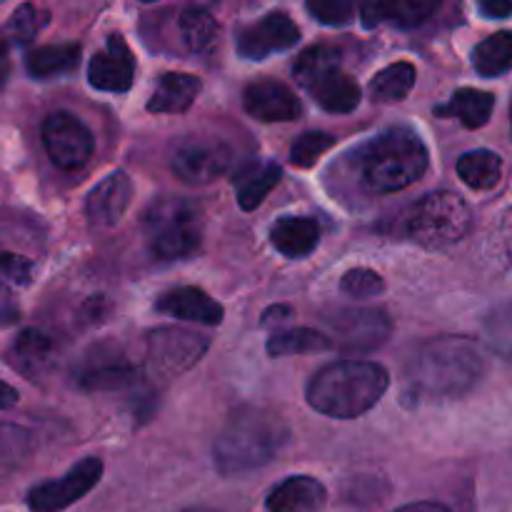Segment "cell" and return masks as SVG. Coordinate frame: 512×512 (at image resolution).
Returning <instances> with one entry per match:
<instances>
[{
	"instance_id": "cell-30",
	"label": "cell",
	"mask_w": 512,
	"mask_h": 512,
	"mask_svg": "<svg viewBox=\"0 0 512 512\" xmlns=\"http://www.w3.org/2000/svg\"><path fill=\"white\" fill-rule=\"evenodd\" d=\"M415 85V65L408 60L388 65L370 80V95L378 103H400L410 95Z\"/></svg>"
},
{
	"instance_id": "cell-31",
	"label": "cell",
	"mask_w": 512,
	"mask_h": 512,
	"mask_svg": "<svg viewBox=\"0 0 512 512\" xmlns=\"http://www.w3.org/2000/svg\"><path fill=\"white\" fill-rule=\"evenodd\" d=\"M180 38L193 53H208L218 40V20L205 8H185L178 18Z\"/></svg>"
},
{
	"instance_id": "cell-23",
	"label": "cell",
	"mask_w": 512,
	"mask_h": 512,
	"mask_svg": "<svg viewBox=\"0 0 512 512\" xmlns=\"http://www.w3.org/2000/svg\"><path fill=\"white\" fill-rule=\"evenodd\" d=\"M200 83L198 75H190V73H163L155 83L153 95L148 100V110L150 113H165V115H173V113H183L193 105V100L198 98Z\"/></svg>"
},
{
	"instance_id": "cell-12",
	"label": "cell",
	"mask_w": 512,
	"mask_h": 512,
	"mask_svg": "<svg viewBox=\"0 0 512 512\" xmlns=\"http://www.w3.org/2000/svg\"><path fill=\"white\" fill-rule=\"evenodd\" d=\"M233 163V150L225 140L195 138L185 140L173 153L170 168L183 183L208 185L225 173Z\"/></svg>"
},
{
	"instance_id": "cell-4",
	"label": "cell",
	"mask_w": 512,
	"mask_h": 512,
	"mask_svg": "<svg viewBox=\"0 0 512 512\" xmlns=\"http://www.w3.org/2000/svg\"><path fill=\"white\" fill-rule=\"evenodd\" d=\"M360 185L373 195L400 193L428 170V148L410 128H390L360 153Z\"/></svg>"
},
{
	"instance_id": "cell-25",
	"label": "cell",
	"mask_w": 512,
	"mask_h": 512,
	"mask_svg": "<svg viewBox=\"0 0 512 512\" xmlns=\"http://www.w3.org/2000/svg\"><path fill=\"white\" fill-rule=\"evenodd\" d=\"M308 93L313 95L315 103H318L320 108L335 115L353 113V110L360 105V85L355 83L350 75H345L343 70L330 73L328 78L315 83Z\"/></svg>"
},
{
	"instance_id": "cell-27",
	"label": "cell",
	"mask_w": 512,
	"mask_h": 512,
	"mask_svg": "<svg viewBox=\"0 0 512 512\" xmlns=\"http://www.w3.org/2000/svg\"><path fill=\"white\" fill-rule=\"evenodd\" d=\"M333 348V340L328 335L318 333L313 328H290L280 330L268 340L270 358H288V355H310L325 353Z\"/></svg>"
},
{
	"instance_id": "cell-20",
	"label": "cell",
	"mask_w": 512,
	"mask_h": 512,
	"mask_svg": "<svg viewBox=\"0 0 512 512\" xmlns=\"http://www.w3.org/2000/svg\"><path fill=\"white\" fill-rule=\"evenodd\" d=\"M438 10L435 0H373L360 8L365 28H378V25H395V28H418L420 23L430 18Z\"/></svg>"
},
{
	"instance_id": "cell-42",
	"label": "cell",
	"mask_w": 512,
	"mask_h": 512,
	"mask_svg": "<svg viewBox=\"0 0 512 512\" xmlns=\"http://www.w3.org/2000/svg\"><path fill=\"white\" fill-rule=\"evenodd\" d=\"M8 73H10V58H8V40L0 35V88L5 85V80H8Z\"/></svg>"
},
{
	"instance_id": "cell-2",
	"label": "cell",
	"mask_w": 512,
	"mask_h": 512,
	"mask_svg": "<svg viewBox=\"0 0 512 512\" xmlns=\"http://www.w3.org/2000/svg\"><path fill=\"white\" fill-rule=\"evenodd\" d=\"M290 428L268 408H238L213 445L215 468L223 475L248 473L268 465L288 445Z\"/></svg>"
},
{
	"instance_id": "cell-16",
	"label": "cell",
	"mask_w": 512,
	"mask_h": 512,
	"mask_svg": "<svg viewBox=\"0 0 512 512\" xmlns=\"http://www.w3.org/2000/svg\"><path fill=\"white\" fill-rule=\"evenodd\" d=\"M130 200H133V183L123 170H118L90 190L85 198V215L98 228H113L123 220Z\"/></svg>"
},
{
	"instance_id": "cell-19",
	"label": "cell",
	"mask_w": 512,
	"mask_h": 512,
	"mask_svg": "<svg viewBox=\"0 0 512 512\" xmlns=\"http://www.w3.org/2000/svg\"><path fill=\"white\" fill-rule=\"evenodd\" d=\"M328 500V490L318 478L293 475L270 490L265 508L268 512H318Z\"/></svg>"
},
{
	"instance_id": "cell-1",
	"label": "cell",
	"mask_w": 512,
	"mask_h": 512,
	"mask_svg": "<svg viewBox=\"0 0 512 512\" xmlns=\"http://www.w3.org/2000/svg\"><path fill=\"white\" fill-rule=\"evenodd\" d=\"M485 373L480 348L468 338H435L420 343L403 368L405 405L443 403L468 395Z\"/></svg>"
},
{
	"instance_id": "cell-34",
	"label": "cell",
	"mask_w": 512,
	"mask_h": 512,
	"mask_svg": "<svg viewBox=\"0 0 512 512\" xmlns=\"http://www.w3.org/2000/svg\"><path fill=\"white\" fill-rule=\"evenodd\" d=\"M30 433L18 425H0V475L18 468L30 453Z\"/></svg>"
},
{
	"instance_id": "cell-13",
	"label": "cell",
	"mask_w": 512,
	"mask_h": 512,
	"mask_svg": "<svg viewBox=\"0 0 512 512\" xmlns=\"http://www.w3.org/2000/svg\"><path fill=\"white\" fill-rule=\"evenodd\" d=\"M300 40V28L288 13H268L243 25L235 35V48L245 60H265L273 53L290 50Z\"/></svg>"
},
{
	"instance_id": "cell-32",
	"label": "cell",
	"mask_w": 512,
	"mask_h": 512,
	"mask_svg": "<svg viewBox=\"0 0 512 512\" xmlns=\"http://www.w3.org/2000/svg\"><path fill=\"white\" fill-rule=\"evenodd\" d=\"M473 63L483 78H498L512 68V33L500 30V33L485 38L478 48L473 50Z\"/></svg>"
},
{
	"instance_id": "cell-24",
	"label": "cell",
	"mask_w": 512,
	"mask_h": 512,
	"mask_svg": "<svg viewBox=\"0 0 512 512\" xmlns=\"http://www.w3.org/2000/svg\"><path fill=\"white\" fill-rule=\"evenodd\" d=\"M495 110V95L485 93L478 88H460L455 90L453 98L445 105L435 108V115L440 118H458L465 128L475 130L483 128L490 118H493Z\"/></svg>"
},
{
	"instance_id": "cell-11",
	"label": "cell",
	"mask_w": 512,
	"mask_h": 512,
	"mask_svg": "<svg viewBox=\"0 0 512 512\" xmlns=\"http://www.w3.org/2000/svg\"><path fill=\"white\" fill-rule=\"evenodd\" d=\"M103 478V460L85 458L70 468L63 478L35 485L28 493V505L33 512H60L78 503Z\"/></svg>"
},
{
	"instance_id": "cell-5",
	"label": "cell",
	"mask_w": 512,
	"mask_h": 512,
	"mask_svg": "<svg viewBox=\"0 0 512 512\" xmlns=\"http://www.w3.org/2000/svg\"><path fill=\"white\" fill-rule=\"evenodd\" d=\"M143 228L155 258L183 260L198 253L203 228L200 208L188 198H160L145 210Z\"/></svg>"
},
{
	"instance_id": "cell-35",
	"label": "cell",
	"mask_w": 512,
	"mask_h": 512,
	"mask_svg": "<svg viewBox=\"0 0 512 512\" xmlns=\"http://www.w3.org/2000/svg\"><path fill=\"white\" fill-rule=\"evenodd\" d=\"M33 273V263L28 258H23V255H0V298H8V295L18 293V290L28 288L30 280H33Z\"/></svg>"
},
{
	"instance_id": "cell-22",
	"label": "cell",
	"mask_w": 512,
	"mask_h": 512,
	"mask_svg": "<svg viewBox=\"0 0 512 512\" xmlns=\"http://www.w3.org/2000/svg\"><path fill=\"white\" fill-rule=\"evenodd\" d=\"M270 243L285 258H308L320 243V223L313 218H280L270 228Z\"/></svg>"
},
{
	"instance_id": "cell-14",
	"label": "cell",
	"mask_w": 512,
	"mask_h": 512,
	"mask_svg": "<svg viewBox=\"0 0 512 512\" xmlns=\"http://www.w3.org/2000/svg\"><path fill=\"white\" fill-rule=\"evenodd\" d=\"M243 105L248 115H253L260 123H290L303 113L298 95L280 80H255L245 88Z\"/></svg>"
},
{
	"instance_id": "cell-6",
	"label": "cell",
	"mask_w": 512,
	"mask_h": 512,
	"mask_svg": "<svg viewBox=\"0 0 512 512\" xmlns=\"http://www.w3.org/2000/svg\"><path fill=\"white\" fill-rule=\"evenodd\" d=\"M473 225V213L460 195L450 190L425 195L405 218V233L428 250H443L460 243Z\"/></svg>"
},
{
	"instance_id": "cell-44",
	"label": "cell",
	"mask_w": 512,
	"mask_h": 512,
	"mask_svg": "<svg viewBox=\"0 0 512 512\" xmlns=\"http://www.w3.org/2000/svg\"><path fill=\"white\" fill-rule=\"evenodd\" d=\"M290 310L285 308V305H278V308H270L268 313H265V318H263V325H273V323H283V320L280 318H285V315H288Z\"/></svg>"
},
{
	"instance_id": "cell-15",
	"label": "cell",
	"mask_w": 512,
	"mask_h": 512,
	"mask_svg": "<svg viewBox=\"0 0 512 512\" xmlns=\"http://www.w3.org/2000/svg\"><path fill=\"white\" fill-rule=\"evenodd\" d=\"M135 78V58L120 35H110L105 48L93 55L88 65V80L103 93H125Z\"/></svg>"
},
{
	"instance_id": "cell-40",
	"label": "cell",
	"mask_w": 512,
	"mask_h": 512,
	"mask_svg": "<svg viewBox=\"0 0 512 512\" xmlns=\"http://www.w3.org/2000/svg\"><path fill=\"white\" fill-rule=\"evenodd\" d=\"M480 13L488 15V18H508V15H512V3H508V0H483Z\"/></svg>"
},
{
	"instance_id": "cell-17",
	"label": "cell",
	"mask_w": 512,
	"mask_h": 512,
	"mask_svg": "<svg viewBox=\"0 0 512 512\" xmlns=\"http://www.w3.org/2000/svg\"><path fill=\"white\" fill-rule=\"evenodd\" d=\"M8 360L20 375L38 383V380L48 378L55 370V363H58V345L43 330L28 328L13 340Z\"/></svg>"
},
{
	"instance_id": "cell-33",
	"label": "cell",
	"mask_w": 512,
	"mask_h": 512,
	"mask_svg": "<svg viewBox=\"0 0 512 512\" xmlns=\"http://www.w3.org/2000/svg\"><path fill=\"white\" fill-rule=\"evenodd\" d=\"M485 338L490 348L512 360V303H500L485 315Z\"/></svg>"
},
{
	"instance_id": "cell-8",
	"label": "cell",
	"mask_w": 512,
	"mask_h": 512,
	"mask_svg": "<svg viewBox=\"0 0 512 512\" xmlns=\"http://www.w3.org/2000/svg\"><path fill=\"white\" fill-rule=\"evenodd\" d=\"M73 380L85 393H115L140 383V370L113 343H98L78 360Z\"/></svg>"
},
{
	"instance_id": "cell-18",
	"label": "cell",
	"mask_w": 512,
	"mask_h": 512,
	"mask_svg": "<svg viewBox=\"0 0 512 512\" xmlns=\"http://www.w3.org/2000/svg\"><path fill=\"white\" fill-rule=\"evenodd\" d=\"M155 308L175 320L200 325H220L225 315L223 305L218 300H213L205 290L193 288V285H183V288H173L163 293L155 300Z\"/></svg>"
},
{
	"instance_id": "cell-37",
	"label": "cell",
	"mask_w": 512,
	"mask_h": 512,
	"mask_svg": "<svg viewBox=\"0 0 512 512\" xmlns=\"http://www.w3.org/2000/svg\"><path fill=\"white\" fill-rule=\"evenodd\" d=\"M335 138L328 133H305L295 140L290 148V163L298 168H313L318 158H323L330 148H333Z\"/></svg>"
},
{
	"instance_id": "cell-46",
	"label": "cell",
	"mask_w": 512,
	"mask_h": 512,
	"mask_svg": "<svg viewBox=\"0 0 512 512\" xmlns=\"http://www.w3.org/2000/svg\"><path fill=\"white\" fill-rule=\"evenodd\" d=\"M510 123H512V105H510Z\"/></svg>"
},
{
	"instance_id": "cell-38",
	"label": "cell",
	"mask_w": 512,
	"mask_h": 512,
	"mask_svg": "<svg viewBox=\"0 0 512 512\" xmlns=\"http://www.w3.org/2000/svg\"><path fill=\"white\" fill-rule=\"evenodd\" d=\"M340 290H343L345 295H350V298L365 300V298H375V295L383 293L385 283L378 273H373V270L355 268V270H350V273L343 275V280H340Z\"/></svg>"
},
{
	"instance_id": "cell-7",
	"label": "cell",
	"mask_w": 512,
	"mask_h": 512,
	"mask_svg": "<svg viewBox=\"0 0 512 512\" xmlns=\"http://www.w3.org/2000/svg\"><path fill=\"white\" fill-rule=\"evenodd\" d=\"M208 353V338L183 328H158L145 343V368L153 378L170 380L188 373Z\"/></svg>"
},
{
	"instance_id": "cell-28",
	"label": "cell",
	"mask_w": 512,
	"mask_h": 512,
	"mask_svg": "<svg viewBox=\"0 0 512 512\" xmlns=\"http://www.w3.org/2000/svg\"><path fill=\"white\" fill-rule=\"evenodd\" d=\"M80 63L78 43H55L43 45L28 55V73L33 78H55V75L70 73Z\"/></svg>"
},
{
	"instance_id": "cell-29",
	"label": "cell",
	"mask_w": 512,
	"mask_h": 512,
	"mask_svg": "<svg viewBox=\"0 0 512 512\" xmlns=\"http://www.w3.org/2000/svg\"><path fill=\"white\" fill-rule=\"evenodd\" d=\"M340 50L335 45L320 43L313 45V48L303 50L295 63V80L303 85L305 90L313 88L315 83H320L323 78H328L330 73L340 70Z\"/></svg>"
},
{
	"instance_id": "cell-39",
	"label": "cell",
	"mask_w": 512,
	"mask_h": 512,
	"mask_svg": "<svg viewBox=\"0 0 512 512\" xmlns=\"http://www.w3.org/2000/svg\"><path fill=\"white\" fill-rule=\"evenodd\" d=\"M305 8L323 25H348L355 15V5L350 0H310Z\"/></svg>"
},
{
	"instance_id": "cell-41",
	"label": "cell",
	"mask_w": 512,
	"mask_h": 512,
	"mask_svg": "<svg viewBox=\"0 0 512 512\" xmlns=\"http://www.w3.org/2000/svg\"><path fill=\"white\" fill-rule=\"evenodd\" d=\"M18 403V390L0 380V410H8Z\"/></svg>"
},
{
	"instance_id": "cell-26",
	"label": "cell",
	"mask_w": 512,
	"mask_h": 512,
	"mask_svg": "<svg viewBox=\"0 0 512 512\" xmlns=\"http://www.w3.org/2000/svg\"><path fill=\"white\" fill-rule=\"evenodd\" d=\"M455 170L468 188L490 190L503 178V158L493 150H470L460 155Z\"/></svg>"
},
{
	"instance_id": "cell-36",
	"label": "cell",
	"mask_w": 512,
	"mask_h": 512,
	"mask_svg": "<svg viewBox=\"0 0 512 512\" xmlns=\"http://www.w3.org/2000/svg\"><path fill=\"white\" fill-rule=\"evenodd\" d=\"M48 18L50 15L45 13V10H38L35 5L25 3L13 13L8 28H5V35H8L10 40H15V43H30V40L43 30Z\"/></svg>"
},
{
	"instance_id": "cell-43",
	"label": "cell",
	"mask_w": 512,
	"mask_h": 512,
	"mask_svg": "<svg viewBox=\"0 0 512 512\" xmlns=\"http://www.w3.org/2000/svg\"><path fill=\"white\" fill-rule=\"evenodd\" d=\"M395 512H450V510L438 503H413V505H405V508H398Z\"/></svg>"
},
{
	"instance_id": "cell-21",
	"label": "cell",
	"mask_w": 512,
	"mask_h": 512,
	"mask_svg": "<svg viewBox=\"0 0 512 512\" xmlns=\"http://www.w3.org/2000/svg\"><path fill=\"white\" fill-rule=\"evenodd\" d=\"M283 170L273 160H250L235 175V198L243 210H255L280 183Z\"/></svg>"
},
{
	"instance_id": "cell-45",
	"label": "cell",
	"mask_w": 512,
	"mask_h": 512,
	"mask_svg": "<svg viewBox=\"0 0 512 512\" xmlns=\"http://www.w3.org/2000/svg\"><path fill=\"white\" fill-rule=\"evenodd\" d=\"M183 512H218V510H210V508H188V510H183Z\"/></svg>"
},
{
	"instance_id": "cell-10",
	"label": "cell",
	"mask_w": 512,
	"mask_h": 512,
	"mask_svg": "<svg viewBox=\"0 0 512 512\" xmlns=\"http://www.w3.org/2000/svg\"><path fill=\"white\" fill-rule=\"evenodd\" d=\"M333 340H338L340 348L353 350V353H368V350L380 348L390 338L388 315L383 310L373 308H340L325 315Z\"/></svg>"
},
{
	"instance_id": "cell-9",
	"label": "cell",
	"mask_w": 512,
	"mask_h": 512,
	"mask_svg": "<svg viewBox=\"0 0 512 512\" xmlns=\"http://www.w3.org/2000/svg\"><path fill=\"white\" fill-rule=\"evenodd\" d=\"M43 148L60 170H80L93 158L95 140L83 120L58 110L43 123Z\"/></svg>"
},
{
	"instance_id": "cell-3",
	"label": "cell",
	"mask_w": 512,
	"mask_h": 512,
	"mask_svg": "<svg viewBox=\"0 0 512 512\" xmlns=\"http://www.w3.org/2000/svg\"><path fill=\"white\" fill-rule=\"evenodd\" d=\"M390 375L368 360H343L320 368L308 383V403L320 415L353 420L373 410L388 393Z\"/></svg>"
}]
</instances>
